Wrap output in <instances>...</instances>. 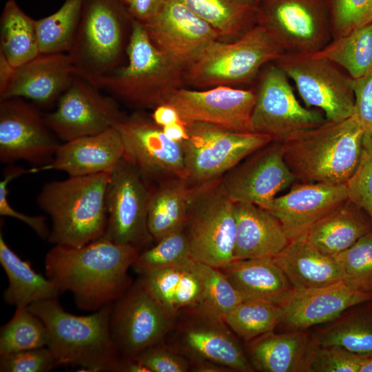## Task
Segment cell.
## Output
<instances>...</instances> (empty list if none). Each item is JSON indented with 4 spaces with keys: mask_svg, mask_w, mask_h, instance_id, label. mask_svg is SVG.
<instances>
[{
    "mask_svg": "<svg viewBox=\"0 0 372 372\" xmlns=\"http://www.w3.org/2000/svg\"><path fill=\"white\" fill-rule=\"evenodd\" d=\"M140 251L103 238L81 247L54 245L45 258L46 276L76 306L95 311L119 299L132 284L127 271Z\"/></svg>",
    "mask_w": 372,
    "mask_h": 372,
    "instance_id": "6da1fadb",
    "label": "cell"
},
{
    "mask_svg": "<svg viewBox=\"0 0 372 372\" xmlns=\"http://www.w3.org/2000/svg\"><path fill=\"white\" fill-rule=\"evenodd\" d=\"M113 303L88 316L65 311L58 298L34 302L28 308L44 324L47 347L59 366H78L81 371L121 372L123 359L110 326Z\"/></svg>",
    "mask_w": 372,
    "mask_h": 372,
    "instance_id": "7a4b0ae2",
    "label": "cell"
},
{
    "mask_svg": "<svg viewBox=\"0 0 372 372\" xmlns=\"http://www.w3.org/2000/svg\"><path fill=\"white\" fill-rule=\"evenodd\" d=\"M364 136L353 116L326 121L281 143L284 160L302 183L343 185L359 164Z\"/></svg>",
    "mask_w": 372,
    "mask_h": 372,
    "instance_id": "3957f363",
    "label": "cell"
},
{
    "mask_svg": "<svg viewBox=\"0 0 372 372\" xmlns=\"http://www.w3.org/2000/svg\"><path fill=\"white\" fill-rule=\"evenodd\" d=\"M110 174L68 176L42 187L37 200L52 222L50 243L81 247L103 236Z\"/></svg>",
    "mask_w": 372,
    "mask_h": 372,
    "instance_id": "277c9868",
    "label": "cell"
},
{
    "mask_svg": "<svg viewBox=\"0 0 372 372\" xmlns=\"http://www.w3.org/2000/svg\"><path fill=\"white\" fill-rule=\"evenodd\" d=\"M185 85V70L158 49L143 25L133 19L125 63L95 86L130 107L154 110Z\"/></svg>",
    "mask_w": 372,
    "mask_h": 372,
    "instance_id": "5b68a950",
    "label": "cell"
},
{
    "mask_svg": "<svg viewBox=\"0 0 372 372\" xmlns=\"http://www.w3.org/2000/svg\"><path fill=\"white\" fill-rule=\"evenodd\" d=\"M133 19L119 0H83L74 41L68 52L76 75L96 85L125 62Z\"/></svg>",
    "mask_w": 372,
    "mask_h": 372,
    "instance_id": "8992f818",
    "label": "cell"
},
{
    "mask_svg": "<svg viewBox=\"0 0 372 372\" xmlns=\"http://www.w3.org/2000/svg\"><path fill=\"white\" fill-rule=\"evenodd\" d=\"M283 53L257 24L234 41L211 43L185 70L186 84L202 90L249 83L265 65Z\"/></svg>",
    "mask_w": 372,
    "mask_h": 372,
    "instance_id": "52a82bcc",
    "label": "cell"
},
{
    "mask_svg": "<svg viewBox=\"0 0 372 372\" xmlns=\"http://www.w3.org/2000/svg\"><path fill=\"white\" fill-rule=\"evenodd\" d=\"M220 178L194 185L183 227L192 258L216 268L235 260L236 236L235 203Z\"/></svg>",
    "mask_w": 372,
    "mask_h": 372,
    "instance_id": "ba28073f",
    "label": "cell"
},
{
    "mask_svg": "<svg viewBox=\"0 0 372 372\" xmlns=\"http://www.w3.org/2000/svg\"><path fill=\"white\" fill-rule=\"evenodd\" d=\"M255 80L253 132L282 143L326 121L320 110L306 108L298 102L289 77L274 62L265 65Z\"/></svg>",
    "mask_w": 372,
    "mask_h": 372,
    "instance_id": "9c48e42d",
    "label": "cell"
},
{
    "mask_svg": "<svg viewBox=\"0 0 372 372\" xmlns=\"http://www.w3.org/2000/svg\"><path fill=\"white\" fill-rule=\"evenodd\" d=\"M185 125L188 138L181 145L187 179L193 185L222 177L272 141L264 134L237 132L204 123Z\"/></svg>",
    "mask_w": 372,
    "mask_h": 372,
    "instance_id": "30bf717a",
    "label": "cell"
},
{
    "mask_svg": "<svg viewBox=\"0 0 372 372\" xmlns=\"http://www.w3.org/2000/svg\"><path fill=\"white\" fill-rule=\"evenodd\" d=\"M257 9V24L284 53H316L333 39L327 0H260Z\"/></svg>",
    "mask_w": 372,
    "mask_h": 372,
    "instance_id": "8fae6325",
    "label": "cell"
},
{
    "mask_svg": "<svg viewBox=\"0 0 372 372\" xmlns=\"http://www.w3.org/2000/svg\"><path fill=\"white\" fill-rule=\"evenodd\" d=\"M273 62L294 82L304 103L320 110L326 121L352 116L354 79L338 65L314 54L283 53Z\"/></svg>",
    "mask_w": 372,
    "mask_h": 372,
    "instance_id": "7c38bea8",
    "label": "cell"
},
{
    "mask_svg": "<svg viewBox=\"0 0 372 372\" xmlns=\"http://www.w3.org/2000/svg\"><path fill=\"white\" fill-rule=\"evenodd\" d=\"M176 318L141 278L132 284L113 303L110 317L112 337L123 361L163 342Z\"/></svg>",
    "mask_w": 372,
    "mask_h": 372,
    "instance_id": "4fadbf2b",
    "label": "cell"
},
{
    "mask_svg": "<svg viewBox=\"0 0 372 372\" xmlns=\"http://www.w3.org/2000/svg\"><path fill=\"white\" fill-rule=\"evenodd\" d=\"M114 127L122 140L123 158L150 188L170 178L187 180L181 143L169 139L151 115H123Z\"/></svg>",
    "mask_w": 372,
    "mask_h": 372,
    "instance_id": "5bb4252c",
    "label": "cell"
},
{
    "mask_svg": "<svg viewBox=\"0 0 372 372\" xmlns=\"http://www.w3.org/2000/svg\"><path fill=\"white\" fill-rule=\"evenodd\" d=\"M150 190L134 167L123 158L110 174L107 224L101 238L134 247L140 252L148 248L154 240L147 225Z\"/></svg>",
    "mask_w": 372,
    "mask_h": 372,
    "instance_id": "9a60e30c",
    "label": "cell"
},
{
    "mask_svg": "<svg viewBox=\"0 0 372 372\" xmlns=\"http://www.w3.org/2000/svg\"><path fill=\"white\" fill-rule=\"evenodd\" d=\"M123 115L116 99L76 76L56 108L43 118L50 130L65 142L114 127Z\"/></svg>",
    "mask_w": 372,
    "mask_h": 372,
    "instance_id": "2e32d148",
    "label": "cell"
},
{
    "mask_svg": "<svg viewBox=\"0 0 372 372\" xmlns=\"http://www.w3.org/2000/svg\"><path fill=\"white\" fill-rule=\"evenodd\" d=\"M38 110L22 98L0 100V160L50 163L61 143Z\"/></svg>",
    "mask_w": 372,
    "mask_h": 372,
    "instance_id": "e0dca14e",
    "label": "cell"
},
{
    "mask_svg": "<svg viewBox=\"0 0 372 372\" xmlns=\"http://www.w3.org/2000/svg\"><path fill=\"white\" fill-rule=\"evenodd\" d=\"M254 89L217 86L189 90L181 87L165 104L172 106L185 123H204L230 130L253 132L251 117Z\"/></svg>",
    "mask_w": 372,
    "mask_h": 372,
    "instance_id": "ac0fdd59",
    "label": "cell"
},
{
    "mask_svg": "<svg viewBox=\"0 0 372 372\" xmlns=\"http://www.w3.org/2000/svg\"><path fill=\"white\" fill-rule=\"evenodd\" d=\"M296 180L284 160L281 143L272 141L225 173L220 184L234 203L259 205L276 197Z\"/></svg>",
    "mask_w": 372,
    "mask_h": 372,
    "instance_id": "d6986e66",
    "label": "cell"
},
{
    "mask_svg": "<svg viewBox=\"0 0 372 372\" xmlns=\"http://www.w3.org/2000/svg\"><path fill=\"white\" fill-rule=\"evenodd\" d=\"M142 25L154 45L185 70L219 40L215 30L180 0H170L158 17Z\"/></svg>",
    "mask_w": 372,
    "mask_h": 372,
    "instance_id": "ffe728a7",
    "label": "cell"
},
{
    "mask_svg": "<svg viewBox=\"0 0 372 372\" xmlns=\"http://www.w3.org/2000/svg\"><path fill=\"white\" fill-rule=\"evenodd\" d=\"M347 199L345 184L301 183L287 194L260 205L281 223L289 240L304 234L327 214Z\"/></svg>",
    "mask_w": 372,
    "mask_h": 372,
    "instance_id": "44dd1931",
    "label": "cell"
},
{
    "mask_svg": "<svg viewBox=\"0 0 372 372\" xmlns=\"http://www.w3.org/2000/svg\"><path fill=\"white\" fill-rule=\"evenodd\" d=\"M178 330V350L187 358L208 360L231 371H253L247 355L235 333L220 320L196 313Z\"/></svg>",
    "mask_w": 372,
    "mask_h": 372,
    "instance_id": "7402d4cb",
    "label": "cell"
},
{
    "mask_svg": "<svg viewBox=\"0 0 372 372\" xmlns=\"http://www.w3.org/2000/svg\"><path fill=\"white\" fill-rule=\"evenodd\" d=\"M76 76L68 53H40L15 68L0 100L18 97L50 105L57 102Z\"/></svg>",
    "mask_w": 372,
    "mask_h": 372,
    "instance_id": "603a6c76",
    "label": "cell"
},
{
    "mask_svg": "<svg viewBox=\"0 0 372 372\" xmlns=\"http://www.w3.org/2000/svg\"><path fill=\"white\" fill-rule=\"evenodd\" d=\"M372 300V295L359 292L344 281L331 285L293 289L281 304L282 322L294 330H306L340 317L349 309Z\"/></svg>",
    "mask_w": 372,
    "mask_h": 372,
    "instance_id": "cb8c5ba5",
    "label": "cell"
},
{
    "mask_svg": "<svg viewBox=\"0 0 372 372\" xmlns=\"http://www.w3.org/2000/svg\"><path fill=\"white\" fill-rule=\"evenodd\" d=\"M123 154L121 136L112 127L64 142L50 163L30 169V172L52 169L63 172L68 176L111 173L123 159Z\"/></svg>",
    "mask_w": 372,
    "mask_h": 372,
    "instance_id": "d4e9b609",
    "label": "cell"
},
{
    "mask_svg": "<svg viewBox=\"0 0 372 372\" xmlns=\"http://www.w3.org/2000/svg\"><path fill=\"white\" fill-rule=\"evenodd\" d=\"M247 358L254 369L265 372L309 371L318 344L304 330L272 331L247 342Z\"/></svg>",
    "mask_w": 372,
    "mask_h": 372,
    "instance_id": "484cf974",
    "label": "cell"
},
{
    "mask_svg": "<svg viewBox=\"0 0 372 372\" xmlns=\"http://www.w3.org/2000/svg\"><path fill=\"white\" fill-rule=\"evenodd\" d=\"M235 260L273 258L289 242L280 221L258 205L236 203Z\"/></svg>",
    "mask_w": 372,
    "mask_h": 372,
    "instance_id": "4316f807",
    "label": "cell"
},
{
    "mask_svg": "<svg viewBox=\"0 0 372 372\" xmlns=\"http://www.w3.org/2000/svg\"><path fill=\"white\" fill-rule=\"evenodd\" d=\"M272 259L293 289L321 287L343 281L342 271L336 259L312 246L305 234L291 240Z\"/></svg>",
    "mask_w": 372,
    "mask_h": 372,
    "instance_id": "83f0119b",
    "label": "cell"
},
{
    "mask_svg": "<svg viewBox=\"0 0 372 372\" xmlns=\"http://www.w3.org/2000/svg\"><path fill=\"white\" fill-rule=\"evenodd\" d=\"M218 269L245 300L281 304L293 287L272 258L234 260Z\"/></svg>",
    "mask_w": 372,
    "mask_h": 372,
    "instance_id": "f1b7e54d",
    "label": "cell"
},
{
    "mask_svg": "<svg viewBox=\"0 0 372 372\" xmlns=\"http://www.w3.org/2000/svg\"><path fill=\"white\" fill-rule=\"evenodd\" d=\"M371 231L372 221L369 216L347 199L314 223L305 236L315 248L334 256Z\"/></svg>",
    "mask_w": 372,
    "mask_h": 372,
    "instance_id": "f546056e",
    "label": "cell"
},
{
    "mask_svg": "<svg viewBox=\"0 0 372 372\" xmlns=\"http://www.w3.org/2000/svg\"><path fill=\"white\" fill-rule=\"evenodd\" d=\"M165 308L177 316L194 311L203 293V282L195 260L154 271L140 278Z\"/></svg>",
    "mask_w": 372,
    "mask_h": 372,
    "instance_id": "4dcf8cb0",
    "label": "cell"
},
{
    "mask_svg": "<svg viewBox=\"0 0 372 372\" xmlns=\"http://www.w3.org/2000/svg\"><path fill=\"white\" fill-rule=\"evenodd\" d=\"M194 185L174 178L151 188L147 225L154 240L183 229L192 196Z\"/></svg>",
    "mask_w": 372,
    "mask_h": 372,
    "instance_id": "1f68e13d",
    "label": "cell"
},
{
    "mask_svg": "<svg viewBox=\"0 0 372 372\" xmlns=\"http://www.w3.org/2000/svg\"><path fill=\"white\" fill-rule=\"evenodd\" d=\"M0 263L8 280L3 300L16 307H28L41 300L58 298L60 292L48 277L37 273L29 261L21 258L0 232Z\"/></svg>",
    "mask_w": 372,
    "mask_h": 372,
    "instance_id": "d6a6232c",
    "label": "cell"
},
{
    "mask_svg": "<svg viewBox=\"0 0 372 372\" xmlns=\"http://www.w3.org/2000/svg\"><path fill=\"white\" fill-rule=\"evenodd\" d=\"M180 1L209 23L220 41H234L257 25L258 9L254 0Z\"/></svg>",
    "mask_w": 372,
    "mask_h": 372,
    "instance_id": "836d02e7",
    "label": "cell"
},
{
    "mask_svg": "<svg viewBox=\"0 0 372 372\" xmlns=\"http://www.w3.org/2000/svg\"><path fill=\"white\" fill-rule=\"evenodd\" d=\"M0 52L14 68L40 54L36 19L23 12L15 0L7 1L2 10Z\"/></svg>",
    "mask_w": 372,
    "mask_h": 372,
    "instance_id": "e575fe53",
    "label": "cell"
},
{
    "mask_svg": "<svg viewBox=\"0 0 372 372\" xmlns=\"http://www.w3.org/2000/svg\"><path fill=\"white\" fill-rule=\"evenodd\" d=\"M336 63L353 79L372 73V21L346 35L333 39L312 53Z\"/></svg>",
    "mask_w": 372,
    "mask_h": 372,
    "instance_id": "d590c367",
    "label": "cell"
},
{
    "mask_svg": "<svg viewBox=\"0 0 372 372\" xmlns=\"http://www.w3.org/2000/svg\"><path fill=\"white\" fill-rule=\"evenodd\" d=\"M319 331V346H337L360 355L372 354V300Z\"/></svg>",
    "mask_w": 372,
    "mask_h": 372,
    "instance_id": "8d00e7d4",
    "label": "cell"
},
{
    "mask_svg": "<svg viewBox=\"0 0 372 372\" xmlns=\"http://www.w3.org/2000/svg\"><path fill=\"white\" fill-rule=\"evenodd\" d=\"M83 0H65L52 14L36 20L40 53H68L80 21Z\"/></svg>",
    "mask_w": 372,
    "mask_h": 372,
    "instance_id": "74e56055",
    "label": "cell"
},
{
    "mask_svg": "<svg viewBox=\"0 0 372 372\" xmlns=\"http://www.w3.org/2000/svg\"><path fill=\"white\" fill-rule=\"evenodd\" d=\"M283 319L281 306L262 300H245L234 307L224 322L245 342L272 331Z\"/></svg>",
    "mask_w": 372,
    "mask_h": 372,
    "instance_id": "f35d334b",
    "label": "cell"
},
{
    "mask_svg": "<svg viewBox=\"0 0 372 372\" xmlns=\"http://www.w3.org/2000/svg\"><path fill=\"white\" fill-rule=\"evenodd\" d=\"M195 265L202 279L203 293L198 308L191 313L224 321L245 299L218 268L197 261Z\"/></svg>",
    "mask_w": 372,
    "mask_h": 372,
    "instance_id": "ab89813d",
    "label": "cell"
},
{
    "mask_svg": "<svg viewBox=\"0 0 372 372\" xmlns=\"http://www.w3.org/2000/svg\"><path fill=\"white\" fill-rule=\"evenodd\" d=\"M47 343L44 324L28 307H16L12 318L0 329V356L46 347Z\"/></svg>",
    "mask_w": 372,
    "mask_h": 372,
    "instance_id": "60d3db41",
    "label": "cell"
},
{
    "mask_svg": "<svg viewBox=\"0 0 372 372\" xmlns=\"http://www.w3.org/2000/svg\"><path fill=\"white\" fill-rule=\"evenodd\" d=\"M192 260L184 229L172 233L138 254L132 265L140 276L158 269L185 264Z\"/></svg>",
    "mask_w": 372,
    "mask_h": 372,
    "instance_id": "b9f144b4",
    "label": "cell"
},
{
    "mask_svg": "<svg viewBox=\"0 0 372 372\" xmlns=\"http://www.w3.org/2000/svg\"><path fill=\"white\" fill-rule=\"evenodd\" d=\"M333 256L339 263L343 281L347 285L359 292L372 295V231Z\"/></svg>",
    "mask_w": 372,
    "mask_h": 372,
    "instance_id": "7bdbcfd3",
    "label": "cell"
},
{
    "mask_svg": "<svg viewBox=\"0 0 372 372\" xmlns=\"http://www.w3.org/2000/svg\"><path fill=\"white\" fill-rule=\"evenodd\" d=\"M333 39L372 21V0H327Z\"/></svg>",
    "mask_w": 372,
    "mask_h": 372,
    "instance_id": "ee69618b",
    "label": "cell"
},
{
    "mask_svg": "<svg viewBox=\"0 0 372 372\" xmlns=\"http://www.w3.org/2000/svg\"><path fill=\"white\" fill-rule=\"evenodd\" d=\"M345 186L347 199L372 221V135L364 134L359 164Z\"/></svg>",
    "mask_w": 372,
    "mask_h": 372,
    "instance_id": "f6af8a7d",
    "label": "cell"
},
{
    "mask_svg": "<svg viewBox=\"0 0 372 372\" xmlns=\"http://www.w3.org/2000/svg\"><path fill=\"white\" fill-rule=\"evenodd\" d=\"M363 355L337 346H319L311 359L309 372H360Z\"/></svg>",
    "mask_w": 372,
    "mask_h": 372,
    "instance_id": "bcb514c9",
    "label": "cell"
},
{
    "mask_svg": "<svg viewBox=\"0 0 372 372\" xmlns=\"http://www.w3.org/2000/svg\"><path fill=\"white\" fill-rule=\"evenodd\" d=\"M59 366L48 347L1 355V372H46Z\"/></svg>",
    "mask_w": 372,
    "mask_h": 372,
    "instance_id": "7dc6e473",
    "label": "cell"
},
{
    "mask_svg": "<svg viewBox=\"0 0 372 372\" xmlns=\"http://www.w3.org/2000/svg\"><path fill=\"white\" fill-rule=\"evenodd\" d=\"M150 372H187L190 371L189 359L178 349L163 344H155L135 358Z\"/></svg>",
    "mask_w": 372,
    "mask_h": 372,
    "instance_id": "c3c4849f",
    "label": "cell"
},
{
    "mask_svg": "<svg viewBox=\"0 0 372 372\" xmlns=\"http://www.w3.org/2000/svg\"><path fill=\"white\" fill-rule=\"evenodd\" d=\"M29 173V169L20 167H10L4 172L3 178L0 181V215L17 219L28 225L39 237L48 239L50 229L43 216H30L16 210L8 200V186L10 183L24 174Z\"/></svg>",
    "mask_w": 372,
    "mask_h": 372,
    "instance_id": "681fc988",
    "label": "cell"
},
{
    "mask_svg": "<svg viewBox=\"0 0 372 372\" xmlns=\"http://www.w3.org/2000/svg\"><path fill=\"white\" fill-rule=\"evenodd\" d=\"M354 108L352 116L364 134L372 135V73L354 79Z\"/></svg>",
    "mask_w": 372,
    "mask_h": 372,
    "instance_id": "f907efd6",
    "label": "cell"
},
{
    "mask_svg": "<svg viewBox=\"0 0 372 372\" xmlns=\"http://www.w3.org/2000/svg\"><path fill=\"white\" fill-rule=\"evenodd\" d=\"M170 0H134L127 8L132 18L145 24L158 17Z\"/></svg>",
    "mask_w": 372,
    "mask_h": 372,
    "instance_id": "816d5d0a",
    "label": "cell"
},
{
    "mask_svg": "<svg viewBox=\"0 0 372 372\" xmlns=\"http://www.w3.org/2000/svg\"><path fill=\"white\" fill-rule=\"evenodd\" d=\"M151 116L154 121L161 127L183 122L176 109L168 104H163L154 108Z\"/></svg>",
    "mask_w": 372,
    "mask_h": 372,
    "instance_id": "f5cc1de1",
    "label": "cell"
},
{
    "mask_svg": "<svg viewBox=\"0 0 372 372\" xmlns=\"http://www.w3.org/2000/svg\"><path fill=\"white\" fill-rule=\"evenodd\" d=\"M190 364V371L196 372H227L231 371L228 368L214 362L198 359L188 358Z\"/></svg>",
    "mask_w": 372,
    "mask_h": 372,
    "instance_id": "db71d44e",
    "label": "cell"
},
{
    "mask_svg": "<svg viewBox=\"0 0 372 372\" xmlns=\"http://www.w3.org/2000/svg\"><path fill=\"white\" fill-rule=\"evenodd\" d=\"M162 128L165 134L173 141L181 143L188 138L186 125L183 122L170 124Z\"/></svg>",
    "mask_w": 372,
    "mask_h": 372,
    "instance_id": "11a10c76",
    "label": "cell"
},
{
    "mask_svg": "<svg viewBox=\"0 0 372 372\" xmlns=\"http://www.w3.org/2000/svg\"><path fill=\"white\" fill-rule=\"evenodd\" d=\"M14 69L5 56L0 52V94L5 90L9 84Z\"/></svg>",
    "mask_w": 372,
    "mask_h": 372,
    "instance_id": "9f6ffc18",
    "label": "cell"
},
{
    "mask_svg": "<svg viewBox=\"0 0 372 372\" xmlns=\"http://www.w3.org/2000/svg\"><path fill=\"white\" fill-rule=\"evenodd\" d=\"M360 372H372V354L363 355Z\"/></svg>",
    "mask_w": 372,
    "mask_h": 372,
    "instance_id": "6f0895ef",
    "label": "cell"
},
{
    "mask_svg": "<svg viewBox=\"0 0 372 372\" xmlns=\"http://www.w3.org/2000/svg\"><path fill=\"white\" fill-rule=\"evenodd\" d=\"M134 0H119V1L125 6L127 9L132 4Z\"/></svg>",
    "mask_w": 372,
    "mask_h": 372,
    "instance_id": "680465c9",
    "label": "cell"
},
{
    "mask_svg": "<svg viewBox=\"0 0 372 372\" xmlns=\"http://www.w3.org/2000/svg\"><path fill=\"white\" fill-rule=\"evenodd\" d=\"M254 2H255L256 4H258V1H259L260 0H254Z\"/></svg>",
    "mask_w": 372,
    "mask_h": 372,
    "instance_id": "91938a15",
    "label": "cell"
}]
</instances>
